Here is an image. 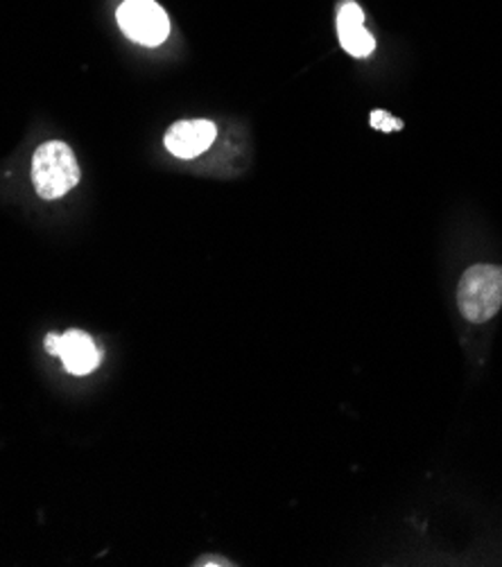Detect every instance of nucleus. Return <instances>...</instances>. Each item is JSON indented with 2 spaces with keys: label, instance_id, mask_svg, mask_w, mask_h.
<instances>
[{
  "label": "nucleus",
  "instance_id": "obj_1",
  "mask_svg": "<svg viewBox=\"0 0 502 567\" xmlns=\"http://www.w3.org/2000/svg\"><path fill=\"white\" fill-rule=\"evenodd\" d=\"M32 182L41 199H60L80 184V165L75 152L62 143H43L32 156Z\"/></svg>",
  "mask_w": 502,
  "mask_h": 567
},
{
  "label": "nucleus",
  "instance_id": "obj_4",
  "mask_svg": "<svg viewBox=\"0 0 502 567\" xmlns=\"http://www.w3.org/2000/svg\"><path fill=\"white\" fill-rule=\"evenodd\" d=\"M217 136V127L211 121H180L165 134V150L177 158H197L204 154Z\"/></svg>",
  "mask_w": 502,
  "mask_h": 567
},
{
  "label": "nucleus",
  "instance_id": "obj_3",
  "mask_svg": "<svg viewBox=\"0 0 502 567\" xmlns=\"http://www.w3.org/2000/svg\"><path fill=\"white\" fill-rule=\"evenodd\" d=\"M121 30L136 43L161 45L171 34V19L154 0H125L116 12Z\"/></svg>",
  "mask_w": 502,
  "mask_h": 567
},
{
  "label": "nucleus",
  "instance_id": "obj_5",
  "mask_svg": "<svg viewBox=\"0 0 502 567\" xmlns=\"http://www.w3.org/2000/svg\"><path fill=\"white\" fill-rule=\"evenodd\" d=\"M58 355L62 358L66 371L73 375H89L100 364V353L93 339L82 330H69L60 334Z\"/></svg>",
  "mask_w": 502,
  "mask_h": 567
},
{
  "label": "nucleus",
  "instance_id": "obj_8",
  "mask_svg": "<svg viewBox=\"0 0 502 567\" xmlns=\"http://www.w3.org/2000/svg\"><path fill=\"white\" fill-rule=\"evenodd\" d=\"M58 349H60V334H48L45 337V351L50 355H58Z\"/></svg>",
  "mask_w": 502,
  "mask_h": 567
},
{
  "label": "nucleus",
  "instance_id": "obj_2",
  "mask_svg": "<svg viewBox=\"0 0 502 567\" xmlns=\"http://www.w3.org/2000/svg\"><path fill=\"white\" fill-rule=\"evenodd\" d=\"M458 306L471 323H486L502 308V267L473 265L458 286Z\"/></svg>",
  "mask_w": 502,
  "mask_h": 567
},
{
  "label": "nucleus",
  "instance_id": "obj_6",
  "mask_svg": "<svg viewBox=\"0 0 502 567\" xmlns=\"http://www.w3.org/2000/svg\"><path fill=\"white\" fill-rule=\"evenodd\" d=\"M338 34L342 48L351 56H369L376 48V39L365 28V12L356 3H345L338 12Z\"/></svg>",
  "mask_w": 502,
  "mask_h": 567
},
{
  "label": "nucleus",
  "instance_id": "obj_7",
  "mask_svg": "<svg viewBox=\"0 0 502 567\" xmlns=\"http://www.w3.org/2000/svg\"><path fill=\"white\" fill-rule=\"evenodd\" d=\"M369 121H371V127L380 130V132H399V130H403V121L392 118L385 109L371 111V118Z\"/></svg>",
  "mask_w": 502,
  "mask_h": 567
}]
</instances>
